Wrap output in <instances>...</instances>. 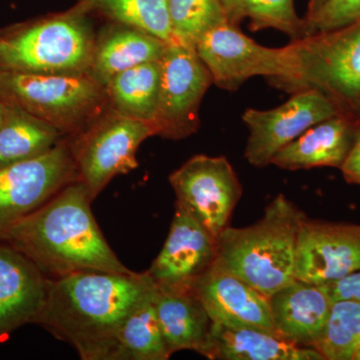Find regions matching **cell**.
I'll list each match as a JSON object with an SVG mask.
<instances>
[{"mask_svg": "<svg viewBox=\"0 0 360 360\" xmlns=\"http://www.w3.org/2000/svg\"><path fill=\"white\" fill-rule=\"evenodd\" d=\"M319 285L333 302L338 300L360 302V270L342 278Z\"/></svg>", "mask_w": 360, "mask_h": 360, "instance_id": "obj_30", "label": "cell"}, {"mask_svg": "<svg viewBox=\"0 0 360 360\" xmlns=\"http://www.w3.org/2000/svg\"><path fill=\"white\" fill-rule=\"evenodd\" d=\"M196 51L212 73L213 84L229 91L255 77H269L277 86L295 92L302 82V39L271 49L246 37L238 26L226 23L206 32Z\"/></svg>", "mask_w": 360, "mask_h": 360, "instance_id": "obj_5", "label": "cell"}, {"mask_svg": "<svg viewBox=\"0 0 360 360\" xmlns=\"http://www.w3.org/2000/svg\"><path fill=\"white\" fill-rule=\"evenodd\" d=\"M360 118L354 113H341L317 123L278 151L270 165L281 169H310L341 167L352 148Z\"/></svg>", "mask_w": 360, "mask_h": 360, "instance_id": "obj_18", "label": "cell"}, {"mask_svg": "<svg viewBox=\"0 0 360 360\" xmlns=\"http://www.w3.org/2000/svg\"><path fill=\"white\" fill-rule=\"evenodd\" d=\"M243 6L253 32L272 28L291 40L307 37V21L296 13L293 0H243Z\"/></svg>", "mask_w": 360, "mask_h": 360, "instance_id": "obj_28", "label": "cell"}, {"mask_svg": "<svg viewBox=\"0 0 360 360\" xmlns=\"http://www.w3.org/2000/svg\"><path fill=\"white\" fill-rule=\"evenodd\" d=\"M326 1V0H310L309 4V11H307V18H305V20L311 18L312 16H314V14L319 11V8H321V7L323 6L324 2Z\"/></svg>", "mask_w": 360, "mask_h": 360, "instance_id": "obj_33", "label": "cell"}, {"mask_svg": "<svg viewBox=\"0 0 360 360\" xmlns=\"http://www.w3.org/2000/svg\"><path fill=\"white\" fill-rule=\"evenodd\" d=\"M360 347V302H333L326 329L314 347L324 360H354Z\"/></svg>", "mask_w": 360, "mask_h": 360, "instance_id": "obj_26", "label": "cell"}, {"mask_svg": "<svg viewBox=\"0 0 360 360\" xmlns=\"http://www.w3.org/2000/svg\"><path fill=\"white\" fill-rule=\"evenodd\" d=\"M6 104H4L0 101V127H1L2 123L4 122V118H6Z\"/></svg>", "mask_w": 360, "mask_h": 360, "instance_id": "obj_34", "label": "cell"}, {"mask_svg": "<svg viewBox=\"0 0 360 360\" xmlns=\"http://www.w3.org/2000/svg\"><path fill=\"white\" fill-rule=\"evenodd\" d=\"M167 6L174 39L195 46L206 32L231 23L220 0H167Z\"/></svg>", "mask_w": 360, "mask_h": 360, "instance_id": "obj_27", "label": "cell"}, {"mask_svg": "<svg viewBox=\"0 0 360 360\" xmlns=\"http://www.w3.org/2000/svg\"><path fill=\"white\" fill-rule=\"evenodd\" d=\"M354 360H360V347L359 349L357 350L356 354H355Z\"/></svg>", "mask_w": 360, "mask_h": 360, "instance_id": "obj_35", "label": "cell"}, {"mask_svg": "<svg viewBox=\"0 0 360 360\" xmlns=\"http://www.w3.org/2000/svg\"><path fill=\"white\" fill-rule=\"evenodd\" d=\"M160 101L153 125L165 139H186L200 127V108L213 84L195 45L174 39L160 59Z\"/></svg>", "mask_w": 360, "mask_h": 360, "instance_id": "obj_8", "label": "cell"}, {"mask_svg": "<svg viewBox=\"0 0 360 360\" xmlns=\"http://www.w3.org/2000/svg\"><path fill=\"white\" fill-rule=\"evenodd\" d=\"M153 297L142 302L123 322L110 360H167L170 359Z\"/></svg>", "mask_w": 360, "mask_h": 360, "instance_id": "obj_24", "label": "cell"}, {"mask_svg": "<svg viewBox=\"0 0 360 360\" xmlns=\"http://www.w3.org/2000/svg\"><path fill=\"white\" fill-rule=\"evenodd\" d=\"M303 77L297 91L323 92L345 112L360 108V20L303 37Z\"/></svg>", "mask_w": 360, "mask_h": 360, "instance_id": "obj_9", "label": "cell"}, {"mask_svg": "<svg viewBox=\"0 0 360 360\" xmlns=\"http://www.w3.org/2000/svg\"><path fill=\"white\" fill-rule=\"evenodd\" d=\"M77 180L68 141L39 158L0 167V232Z\"/></svg>", "mask_w": 360, "mask_h": 360, "instance_id": "obj_12", "label": "cell"}, {"mask_svg": "<svg viewBox=\"0 0 360 360\" xmlns=\"http://www.w3.org/2000/svg\"><path fill=\"white\" fill-rule=\"evenodd\" d=\"M193 292L212 321L245 324L277 335L269 297L217 265L196 283Z\"/></svg>", "mask_w": 360, "mask_h": 360, "instance_id": "obj_16", "label": "cell"}, {"mask_svg": "<svg viewBox=\"0 0 360 360\" xmlns=\"http://www.w3.org/2000/svg\"><path fill=\"white\" fill-rule=\"evenodd\" d=\"M304 215L278 194L255 224L221 232L214 264L270 297L296 279V243Z\"/></svg>", "mask_w": 360, "mask_h": 360, "instance_id": "obj_3", "label": "cell"}, {"mask_svg": "<svg viewBox=\"0 0 360 360\" xmlns=\"http://www.w3.org/2000/svg\"><path fill=\"white\" fill-rule=\"evenodd\" d=\"M160 84V60L151 61L118 73L105 85L104 91L116 113L153 124Z\"/></svg>", "mask_w": 360, "mask_h": 360, "instance_id": "obj_22", "label": "cell"}, {"mask_svg": "<svg viewBox=\"0 0 360 360\" xmlns=\"http://www.w3.org/2000/svg\"><path fill=\"white\" fill-rule=\"evenodd\" d=\"M340 168L348 184L360 186V129Z\"/></svg>", "mask_w": 360, "mask_h": 360, "instance_id": "obj_31", "label": "cell"}, {"mask_svg": "<svg viewBox=\"0 0 360 360\" xmlns=\"http://www.w3.org/2000/svg\"><path fill=\"white\" fill-rule=\"evenodd\" d=\"M155 291L146 271H78L49 278L37 324L82 360H110L123 322Z\"/></svg>", "mask_w": 360, "mask_h": 360, "instance_id": "obj_1", "label": "cell"}, {"mask_svg": "<svg viewBox=\"0 0 360 360\" xmlns=\"http://www.w3.org/2000/svg\"><path fill=\"white\" fill-rule=\"evenodd\" d=\"M82 181L72 182L37 210L0 232L49 278L78 271L132 274L104 238Z\"/></svg>", "mask_w": 360, "mask_h": 360, "instance_id": "obj_2", "label": "cell"}, {"mask_svg": "<svg viewBox=\"0 0 360 360\" xmlns=\"http://www.w3.org/2000/svg\"><path fill=\"white\" fill-rule=\"evenodd\" d=\"M153 303L170 355L181 350H193L201 354L212 321L198 296L193 291L156 290Z\"/></svg>", "mask_w": 360, "mask_h": 360, "instance_id": "obj_21", "label": "cell"}, {"mask_svg": "<svg viewBox=\"0 0 360 360\" xmlns=\"http://www.w3.org/2000/svg\"><path fill=\"white\" fill-rule=\"evenodd\" d=\"M360 20V0H326L307 21V33L330 32Z\"/></svg>", "mask_w": 360, "mask_h": 360, "instance_id": "obj_29", "label": "cell"}, {"mask_svg": "<svg viewBox=\"0 0 360 360\" xmlns=\"http://www.w3.org/2000/svg\"><path fill=\"white\" fill-rule=\"evenodd\" d=\"M224 6L231 25L238 26L243 18H245L243 0H220Z\"/></svg>", "mask_w": 360, "mask_h": 360, "instance_id": "obj_32", "label": "cell"}, {"mask_svg": "<svg viewBox=\"0 0 360 360\" xmlns=\"http://www.w3.org/2000/svg\"><path fill=\"white\" fill-rule=\"evenodd\" d=\"M49 281L25 255L0 241V340L26 324H37Z\"/></svg>", "mask_w": 360, "mask_h": 360, "instance_id": "obj_15", "label": "cell"}, {"mask_svg": "<svg viewBox=\"0 0 360 360\" xmlns=\"http://www.w3.org/2000/svg\"><path fill=\"white\" fill-rule=\"evenodd\" d=\"M357 116H359V117L360 118V108L359 111H357Z\"/></svg>", "mask_w": 360, "mask_h": 360, "instance_id": "obj_36", "label": "cell"}, {"mask_svg": "<svg viewBox=\"0 0 360 360\" xmlns=\"http://www.w3.org/2000/svg\"><path fill=\"white\" fill-rule=\"evenodd\" d=\"M160 252L146 270L156 290L167 292L193 291L217 258V239L180 206Z\"/></svg>", "mask_w": 360, "mask_h": 360, "instance_id": "obj_13", "label": "cell"}, {"mask_svg": "<svg viewBox=\"0 0 360 360\" xmlns=\"http://www.w3.org/2000/svg\"><path fill=\"white\" fill-rule=\"evenodd\" d=\"M341 113L347 112L315 89L296 91L286 103L272 110L248 108L243 115L250 132L245 160L253 167H267L281 149L303 132Z\"/></svg>", "mask_w": 360, "mask_h": 360, "instance_id": "obj_11", "label": "cell"}, {"mask_svg": "<svg viewBox=\"0 0 360 360\" xmlns=\"http://www.w3.org/2000/svg\"><path fill=\"white\" fill-rule=\"evenodd\" d=\"M175 205L215 239L229 226L243 186L225 156L194 155L169 175Z\"/></svg>", "mask_w": 360, "mask_h": 360, "instance_id": "obj_10", "label": "cell"}, {"mask_svg": "<svg viewBox=\"0 0 360 360\" xmlns=\"http://www.w3.org/2000/svg\"><path fill=\"white\" fill-rule=\"evenodd\" d=\"M201 355L212 360H324L316 349L240 323L212 321Z\"/></svg>", "mask_w": 360, "mask_h": 360, "instance_id": "obj_19", "label": "cell"}, {"mask_svg": "<svg viewBox=\"0 0 360 360\" xmlns=\"http://www.w3.org/2000/svg\"><path fill=\"white\" fill-rule=\"evenodd\" d=\"M269 302L277 335L298 347L314 348L333 305L321 286L295 279L270 296Z\"/></svg>", "mask_w": 360, "mask_h": 360, "instance_id": "obj_17", "label": "cell"}, {"mask_svg": "<svg viewBox=\"0 0 360 360\" xmlns=\"http://www.w3.org/2000/svg\"><path fill=\"white\" fill-rule=\"evenodd\" d=\"M0 127V167L44 155L60 142L63 134L26 111L6 105Z\"/></svg>", "mask_w": 360, "mask_h": 360, "instance_id": "obj_23", "label": "cell"}, {"mask_svg": "<svg viewBox=\"0 0 360 360\" xmlns=\"http://www.w3.org/2000/svg\"><path fill=\"white\" fill-rule=\"evenodd\" d=\"M167 44L148 32L118 25L94 44L89 75L104 89L118 73L160 60Z\"/></svg>", "mask_w": 360, "mask_h": 360, "instance_id": "obj_20", "label": "cell"}, {"mask_svg": "<svg viewBox=\"0 0 360 360\" xmlns=\"http://www.w3.org/2000/svg\"><path fill=\"white\" fill-rule=\"evenodd\" d=\"M68 141L77 165L78 180L86 187L91 200L117 175L139 165L136 153L148 137L156 135L153 123L112 115L94 123Z\"/></svg>", "mask_w": 360, "mask_h": 360, "instance_id": "obj_7", "label": "cell"}, {"mask_svg": "<svg viewBox=\"0 0 360 360\" xmlns=\"http://www.w3.org/2000/svg\"><path fill=\"white\" fill-rule=\"evenodd\" d=\"M78 8L103 14L118 25L136 28L163 41L174 39L167 0H78Z\"/></svg>", "mask_w": 360, "mask_h": 360, "instance_id": "obj_25", "label": "cell"}, {"mask_svg": "<svg viewBox=\"0 0 360 360\" xmlns=\"http://www.w3.org/2000/svg\"><path fill=\"white\" fill-rule=\"evenodd\" d=\"M360 270V224H335L304 215L298 231L295 278L312 284Z\"/></svg>", "mask_w": 360, "mask_h": 360, "instance_id": "obj_14", "label": "cell"}, {"mask_svg": "<svg viewBox=\"0 0 360 360\" xmlns=\"http://www.w3.org/2000/svg\"><path fill=\"white\" fill-rule=\"evenodd\" d=\"M77 6L54 16L0 30V71L32 75L89 73L96 40Z\"/></svg>", "mask_w": 360, "mask_h": 360, "instance_id": "obj_4", "label": "cell"}, {"mask_svg": "<svg viewBox=\"0 0 360 360\" xmlns=\"http://www.w3.org/2000/svg\"><path fill=\"white\" fill-rule=\"evenodd\" d=\"M105 91L89 73L32 75L0 71V101L53 125L63 134L96 120Z\"/></svg>", "mask_w": 360, "mask_h": 360, "instance_id": "obj_6", "label": "cell"}]
</instances>
